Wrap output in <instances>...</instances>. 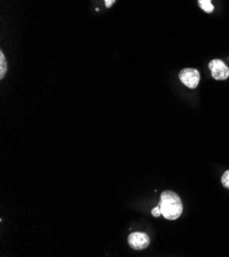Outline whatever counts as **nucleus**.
I'll list each match as a JSON object with an SVG mask.
<instances>
[{"label": "nucleus", "instance_id": "0eeeda50", "mask_svg": "<svg viewBox=\"0 0 229 257\" xmlns=\"http://www.w3.org/2000/svg\"><path fill=\"white\" fill-rule=\"evenodd\" d=\"M221 182H222V185L224 186V188L229 189V170L224 172Z\"/></svg>", "mask_w": 229, "mask_h": 257}, {"label": "nucleus", "instance_id": "7ed1b4c3", "mask_svg": "<svg viewBox=\"0 0 229 257\" xmlns=\"http://www.w3.org/2000/svg\"><path fill=\"white\" fill-rule=\"evenodd\" d=\"M213 78L216 80H225L229 76L228 67L221 60H213L209 64Z\"/></svg>", "mask_w": 229, "mask_h": 257}, {"label": "nucleus", "instance_id": "423d86ee", "mask_svg": "<svg viewBox=\"0 0 229 257\" xmlns=\"http://www.w3.org/2000/svg\"><path fill=\"white\" fill-rule=\"evenodd\" d=\"M8 71V63H7V59L4 55L3 51H0V78H4L6 73Z\"/></svg>", "mask_w": 229, "mask_h": 257}, {"label": "nucleus", "instance_id": "1a4fd4ad", "mask_svg": "<svg viewBox=\"0 0 229 257\" xmlns=\"http://www.w3.org/2000/svg\"><path fill=\"white\" fill-rule=\"evenodd\" d=\"M104 2H105L106 8H107V9H110V8L115 4L116 0H104Z\"/></svg>", "mask_w": 229, "mask_h": 257}, {"label": "nucleus", "instance_id": "f257e3e1", "mask_svg": "<svg viewBox=\"0 0 229 257\" xmlns=\"http://www.w3.org/2000/svg\"><path fill=\"white\" fill-rule=\"evenodd\" d=\"M159 205L163 216L169 220H175L182 214V201L179 196L172 191L163 192Z\"/></svg>", "mask_w": 229, "mask_h": 257}, {"label": "nucleus", "instance_id": "6e6552de", "mask_svg": "<svg viewBox=\"0 0 229 257\" xmlns=\"http://www.w3.org/2000/svg\"><path fill=\"white\" fill-rule=\"evenodd\" d=\"M151 213H152V215L154 216H156V217H159L160 215H162V211H161V207H160V205H158V206L151 211Z\"/></svg>", "mask_w": 229, "mask_h": 257}, {"label": "nucleus", "instance_id": "39448f33", "mask_svg": "<svg viewBox=\"0 0 229 257\" xmlns=\"http://www.w3.org/2000/svg\"><path fill=\"white\" fill-rule=\"evenodd\" d=\"M198 6L203 12L208 14H211L214 11V6L212 5L211 0H198Z\"/></svg>", "mask_w": 229, "mask_h": 257}, {"label": "nucleus", "instance_id": "f03ea898", "mask_svg": "<svg viewBox=\"0 0 229 257\" xmlns=\"http://www.w3.org/2000/svg\"><path fill=\"white\" fill-rule=\"evenodd\" d=\"M179 78L185 86L194 89L199 83L200 74L194 68H186L179 73Z\"/></svg>", "mask_w": 229, "mask_h": 257}, {"label": "nucleus", "instance_id": "20e7f679", "mask_svg": "<svg viewBox=\"0 0 229 257\" xmlns=\"http://www.w3.org/2000/svg\"><path fill=\"white\" fill-rule=\"evenodd\" d=\"M128 242L130 246L135 250H143L149 246L150 239L145 233H133L129 236Z\"/></svg>", "mask_w": 229, "mask_h": 257}]
</instances>
